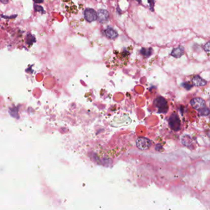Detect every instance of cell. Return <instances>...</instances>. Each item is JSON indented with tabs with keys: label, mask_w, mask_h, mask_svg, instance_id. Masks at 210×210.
I'll list each match as a JSON object with an SVG mask.
<instances>
[{
	"label": "cell",
	"mask_w": 210,
	"mask_h": 210,
	"mask_svg": "<svg viewBox=\"0 0 210 210\" xmlns=\"http://www.w3.org/2000/svg\"><path fill=\"white\" fill-rule=\"evenodd\" d=\"M154 106L158 109L159 112L166 113L168 110V105L166 100L163 97H158L154 100Z\"/></svg>",
	"instance_id": "6da1fadb"
},
{
	"label": "cell",
	"mask_w": 210,
	"mask_h": 210,
	"mask_svg": "<svg viewBox=\"0 0 210 210\" xmlns=\"http://www.w3.org/2000/svg\"><path fill=\"white\" fill-rule=\"evenodd\" d=\"M169 126L173 131H177L180 129L181 121L178 115L176 113H173L169 118Z\"/></svg>",
	"instance_id": "7a4b0ae2"
},
{
	"label": "cell",
	"mask_w": 210,
	"mask_h": 210,
	"mask_svg": "<svg viewBox=\"0 0 210 210\" xmlns=\"http://www.w3.org/2000/svg\"><path fill=\"white\" fill-rule=\"evenodd\" d=\"M151 140L145 137H139L136 140V146L142 150H147L151 147Z\"/></svg>",
	"instance_id": "3957f363"
},
{
	"label": "cell",
	"mask_w": 210,
	"mask_h": 210,
	"mask_svg": "<svg viewBox=\"0 0 210 210\" xmlns=\"http://www.w3.org/2000/svg\"><path fill=\"white\" fill-rule=\"evenodd\" d=\"M85 19L88 22H92L97 20V12L91 8H86L84 12Z\"/></svg>",
	"instance_id": "277c9868"
},
{
	"label": "cell",
	"mask_w": 210,
	"mask_h": 210,
	"mask_svg": "<svg viewBox=\"0 0 210 210\" xmlns=\"http://www.w3.org/2000/svg\"><path fill=\"white\" fill-rule=\"evenodd\" d=\"M97 19L100 23L106 24L109 20V14L107 10L100 9L97 13Z\"/></svg>",
	"instance_id": "5b68a950"
},
{
	"label": "cell",
	"mask_w": 210,
	"mask_h": 210,
	"mask_svg": "<svg viewBox=\"0 0 210 210\" xmlns=\"http://www.w3.org/2000/svg\"><path fill=\"white\" fill-rule=\"evenodd\" d=\"M191 104L194 109H196L197 110H200V109L206 107L205 100L203 99L200 98V97L193 99L191 100Z\"/></svg>",
	"instance_id": "8992f818"
},
{
	"label": "cell",
	"mask_w": 210,
	"mask_h": 210,
	"mask_svg": "<svg viewBox=\"0 0 210 210\" xmlns=\"http://www.w3.org/2000/svg\"><path fill=\"white\" fill-rule=\"evenodd\" d=\"M103 34L109 39H114L118 37V33L110 27H107V28L103 31Z\"/></svg>",
	"instance_id": "52a82bcc"
},
{
	"label": "cell",
	"mask_w": 210,
	"mask_h": 210,
	"mask_svg": "<svg viewBox=\"0 0 210 210\" xmlns=\"http://www.w3.org/2000/svg\"><path fill=\"white\" fill-rule=\"evenodd\" d=\"M184 54V48L182 46H178L174 48L171 53V56L175 58H180Z\"/></svg>",
	"instance_id": "ba28073f"
},
{
	"label": "cell",
	"mask_w": 210,
	"mask_h": 210,
	"mask_svg": "<svg viewBox=\"0 0 210 210\" xmlns=\"http://www.w3.org/2000/svg\"><path fill=\"white\" fill-rule=\"evenodd\" d=\"M192 83L194 85H195L196 86H203L206 85L207 82L206 81L203 79L200 76L196 75V76L193 78Z\"/></svg>",
	"instance_id": "9c48e42d"
},
{
	"label": "cell",
	"mask_w": 210,
	"mask_h": 210,
	"mask_svg": "<svg viewBox=\"0 0 210 210\" xmlns=\"http://www.w3.org/2000/svg\"><path fill=\"white\" fill-rule=\"evenodd\" d=\"M140 52L143 56L146 57H150L152 55V54L153 49H152V48H149V49H147L144 48H142L140 49Z\"/></svg>",
	"instance_id": "30bf717a"
},
{
	"label": "cell",
	"mask_w": 210,
	"mask_h": 210,
	"mask_svg": "<svg viewBox=\"0 0 210 210\" xmlns=\"http://www.w3.org/2000/svg\"><path fill=\"white\" fill-rule=\"evenodd\" d=\"M198 111H199V113L200 115H209V109L206 107L203 108V109H200V110H198Z\"/></svg>",
	"instance_id": "8fae6325"
},
{
	"label": "cell",
	"mask_w": 210,
	"mask_h": 210,
	"mask_svg": "<svg viewBox=\"0 0 210 210\" xmlns=\"http://www.w3.org/2000/svg\"><path fill=\"white\" fill-rule=\"evenodd\" d=\"M148 3L149 4L150 6V9L152 11H154V7L155 5V1L154 0H148Z\"/></svg>",
	"instance_id": "7c38bea8"
},
{
	"label": "cell",
	"mask_w": 210,
	"mask_h": 210,
	"mask_svg": "<svg viewBox=\"0 0 210 210\" xmlns=\"http://www.w3.org/2000/svg\"><path fill=\"white\" fill-rule=\"evenodd\" d=\"M203 49L206 52H207L208 53L209 51V42H207L206 44H205V46H203Z\"/></svg>",
	"instance_id": "4fadbf2b"
},
{
	"label": "cell",
	"mask_w": 210,
	"mask_h": 210,
	"mask_svg": "<svg viewBox=\"0 0 210 210\" xmlns=\"http://www.w3.org/2000/svg\"><path fill=\"white\" fill-rule=\"evenodd\" d=\"M35 9L36 11H39V10H41V11H43L42 7L39 6H38V5L35 6Z\"/></svg>",
	"instance_id": "5bb4252c"
},
{
	"label": "cell",
	"mask_w": 210,
	"mask_h": 210,
	"mask_svg": "<svg viewBox=\"0 0 210 210\" xmlns=\"http://www.w3.org/2000/svg\"><path fill=\"white\" fill-rule=\"evenodd\" d=\"M0 1L3 4H8V2H9V0H0Z\"/></svg>",
	"instance_id": "9a60e30c"
},
{
	"label": "cell",
	"mask_w": 210,
	"mask_h": 210,
	"mask_svg": "<svg viewBox=\"0 0 210 210\" xmlns=\"http://www.w3.org/2000/svg\"><path fill=\"white\" fill-rule=\"evenodd\" d=\"M35 3H43V0H33Z\"/></svg>",
	"instance_id": "2e32d148"
}]
</instances>
